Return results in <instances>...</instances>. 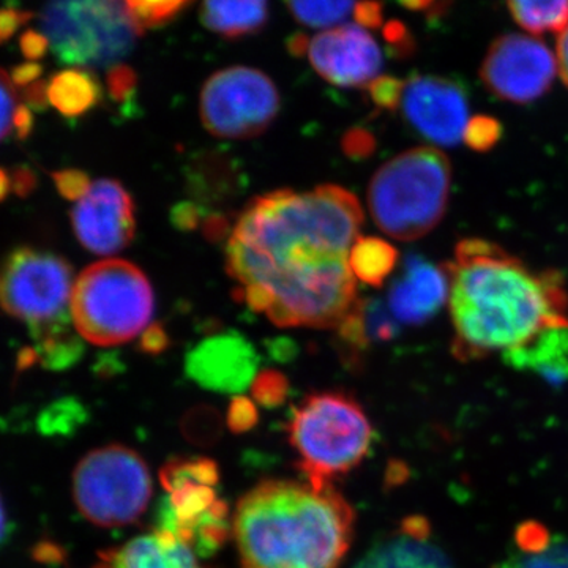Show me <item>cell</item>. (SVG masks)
I'll use <instances>...</instances> for the list:
<instances>
[{"label": "cell", "mask_w": 568, "mask_h": 568, "mask_svg": "<svg viewBox=\"0 0 568 568\" xmlns=\"http://www.w3.org/2000/svg\"><path fill=\"white\" fill-rule=\"evenodd\" d=\"M362 223L361 203L342 186L263 194L239 216L227 274L263 287L278 327L338 328L358 302L349 252Z\"/></svg>", "instance_id": "cell-1"}, {"label": "cell", "mask_w": 568, "mask_h": 568, "mask_svg": "<svg viewBox=\"0 0 568 568\" xmlns=\"http://www.w3.org/2000/svg\"><path fill=\"white\" fill-rule=\"evenodd\" d=\"M447 272L455 353L462 357L506 354L545 328L568 325L560 278L532 274L495 244L459 242Z\"/></svg>", "instance_id": "cell-2"}, {"label": "cell", "mask_w": 568, "mask_h": 568, "mask_svg": "<svg viewBox=\"0 0 568 568\" xmlns=\"http://www.w3.org/2000/svg\"><path fill=\"white\" fill-rule=\"evenodd\" d=\"M233 532L244 568H338L354 511L332 485L267 480L242 497Z\"/></svg>", "instance_id": "cell-3"}, {"label": "cell", "mask_w": 568, "mask_h": 568, "mask_svg": "<svg viewBox=\"0 0 568 568\" xmlns=\"http://www.w3.org/2000/svg\"><path fill=\"white\" fill-rule=\"evenodd\" d=\"M450 182V162L443 152L417 148L399 153L369 182V212L383 233L416 241L443 220Z\"/></svg>", "instance_id": "cell-4"}, {"label": "cell", "mask_w": 568, "mask_h": 568, "mask_svg": "<svg viewBox=\"0 0 568 568\" xmlns=\"http://www.w3.org/2000/svg\"><path fill=\"white\" fill-rule=\"evenodd\" d=\"M373 426L362 406L342 392L306 396L294 410L290 443L298 469L313 487H328L364 462Z\"/></svg>", "instance_id": "cell-5"}, {"label": "cell", "mask_w": 568, "mask_h": 568, "mask_svg": "<svg viewBox=\"0 0 568 568\" xmlns=\"http://www.w3.org/2000/svg\"><path fill=\"white\" fill-rule=\"evenodd\" d=\"M155 297L148 276L123 260L89 265L74 283L71 320L93 345L118 346L148 331Z\"/></svg>", "instance_id": "cell-6"}, {"label": "cell", "mask_w": 568, "mask_h": 568, "mask_svg": "<svg viewBox=\"0 0 568 568\" xmlns=\"http://www.w3.org/2000/svg\"><path fill=\"white\" fill-rule=\"evenodd\" d=\"M55 58L77 69L119 65L142 36L125 2H55L40 13Z\"/></svg>", "instance_id": "cell-7"}, {"label": "cell", "mask_w": 568, "mask_h": 568, "mask_svg": "<svg viewBox=\"0 0 568 568\" xmlns=\"http://www.w3.org/2000/svg\"><path fill=\"white\" fill-rule=\"evenodd\" d=\"M152 493L149 467L132 448H97L74 469L73 496L78 510L100 528L132 525L148 510Z\"/></svg>", "instance_id": "cell-8"}, {"label": "cell", "mask_w": 568, "mask_h": 568, "mask_svg": "<svg viewBox=\"0 0 568 568\" xmlns=\"http://www.w3.org/2000/svg\"><path fill=\"white\" fill-rule=\"evenodd\" d=\"M164 496L159 532L178 538L194 555L211 556L227 537V506L220 499L219 470L209 459H178L162 470Z\"/></svg>", "instance_id": "cell-9"}, {"label": "cell", "mask_w": 568, "mask_h": 568, "mask_svg": "<svg viewBox=\"0 0 568 568\" xmlns=\"http://www.w3.org/2000/svg\"><path fill=\"white\" fill-rule=\"evenodd\" d=\"M73 268L54 253L21 246L0 264V308L31 332L73 321Z\"/></svg>", "instance_id": "cell-10"}, {"label": "cell", "mask_w": 568, "mask_h": 568, "mask_svg": "<svg viewBox=\"0 0 568 568\" xmlns=\"http://www.w3.org/2000/svg\"><path fill=\"white\" fill-rule=\"evenodd\" d=\"M205 130L222 140H248L264 133L280 112L275 82L261 70L230 67L213 73L201 92Z\"/></svg>", "instance_id": "cell-11"}, {"label": "cell", "mask_w": 568, "mask_h": 568, "mask_svg": "<svg viewBox=\"0 0 568 568\" xmlns=\"http://www.w3.org/2000/svg\"><path fill=\"white\" fill-rule=\"evenodd\" d=\"M556 70L558 61L544 41L511 33L491 44L480 77L499 99L529 103L551 88Z\"/></svg>", "instance_id": "cell-12"}, {"label": "cell", "mask_w": 568, "mask_h": 568, "mask_svg": "<svg viewBox=\"0 0 568 568\" xmlns=\"http://www.w3.org/2000/svg\"><path fill=\"white\" fill-rule=\"evenodd\" d=\"M78 241L89 252L114 254L132 244L136 233L133 197L121 182L100 179L71 211Z\"/></svg>", "instance_id": "cell-13"}, {"label": "cell", "mask_w": 568, "mask_h": 568, "mask_svg": "<svg viewBox=\"0 0 568 568\" xmlns=\"http://www.w3.org/2000/svg\"><path fill=\"white\" fill-rule=\"evenodd\" d=\"M406 122L437 145L458 144L465 138L469 114L458 82L439 77H416L405 85L402 100Z\"/></svg>", "instance_id": "cell-14"}, {"label": "cell", "mask_w": 568, "mask_h": 568, "mask_svg": "<svg viewBox=\"0 0 568 568\" xmlns=\"http://www.w3.org/2000/svg\"><path fill=\"white\" fill-rule=\"evenodd\" d=\"M308 58L316 73L338 88L368 85L383 67L379 47L361 26L320 33L310 43Z\"/></svg>", "instance_id": "cell-15"}, {"label": "cell", "mask_w": 568, "mask_h": 568, "mask_svg": "<svg viewBox=\"0 0 568 568\" xmlns=\"http://www.w3.org/2000/svg\"><path fill=\"white\" fill-rule=\"evenodd\" d=\"M186 373L201 386L219 392H241L252 383L257 355L244 336L213 335L186 355Z\"/></svg>", "instance_id": "cell-16"}, {"label": "cell", "mask_w": 568, "mask_h": 568, "mask_svg": "<svg viewBox=\"0 0 568 568\" xmlns=\"http://www.w3.org/2000/svg\"><path fill=\"white\" fill-rule=\"evenodd\" d=\"M450 294L447 267L409 257L405 272L396 280L388 294L392 315L402 323L417 325L440 312Z\"/></svg>", "instance_id": "cell-17"}, {"label": "cell", "mask_w": 568, "mask_h": 568, "mask_svg": "<svg viewBox=\"0 0 568 568\" xmlns=\"http://www.w3.org/2000/svg\"><path fill=\"white\" fill-rule=\"evenodd\" d=\"M354 568H455L446 552L429 540L420 519H409L376 544Z\"/></svg>", "instance_id": "cell-18"}, {"label": "cell", "mask_w": 568, "mask_h": 568, "mask_svg": "<svg viewBox=\"0 0 568 568\" xmlns=\"http://www.w3.org/2000/svg\"><path fill=\"white\" fill-rule=\"evenodd\" d=\"M504 361L518 369H528L548 379H568V325L548 327L526 345L504 354Z\"/></svg>", "instance_id": "cell-19"}, {"label": "cell", "mask_w": 568, "mask_h": 568, "mask_svg": "<svg viewBox=\"0 0 568 568\" xmlns=\"http://www.w3.org/2000/svg\"><path fill=\"white\" fill-rule=\"evenodd\" d=\"M189 192L197 204L207 209L209 204L226 200L241 185V173L237 164L230 156L220 153H203L196 162L189 166L186 174Z\"/></svg>", "instance_id": "cell-20"}, {"label": "cell", "mask_w": 568, "mask_h": 568, "mask_svg": "<svg viewBox=\"0 0 568 568\" xmlns=\"http://www.w3.org/2000/svg\"><path fill=\"white\" fill-rule=\"evenodd\" d=\"M201 21L209 31L227 40L253 36L265 28L268 21L267 2H223L209 0L201 7Z\"/></svg>", "instance_id": "cell-21"}, {"label": "cell", "mask_w": 568, "mask_h": 568, "mask_svg": "<svg viewBox=\"0 0 568 568\" xmlns=\"http://www.w3.org/2000/svg\"><path fill=\"white\" fill-rule=\"evenodd\" d=\"M50 103L67 118H81L103 99L102 82L85 69L59 71L48 82Z\"/></svg>", "instance_id": "cell-22"}, {"label": "cell", "mask_w": 568, "mask_h": 568, "mask_svg": "<svg viewBox=\"0 0 568 568\" xmlns=\"http://www.w3.org/2000/svg\"><path fill=\"white\" fill-rule=\"evenodd\" d=\"M519 548L499 568H568V537H552L544 530H521Z\"/></svg>", "instance_id": "cell-23"}, {"label": "cell", "mask_w": 568, "mask_h": 568, "mask_svg": "<svg viewBox=\"0 0 568 568\" xmlns=\"http://www.w3.org/2000/svg\"><path fill=\"white\" fill-rule=\"evenodd\" d=\"M398 253L386 241L358 237L349 252V267L355 278L379 287L394 272Z\"/></svg>", "instance_id": "cell-24"}, {"label": "cell", "mask_w": 568, "mask_h": 568, "mask_svg": "<svg viewBox=\"0 0 568 568\" xmlns=\"http://www.w3.org/2000/svg\"><path fill=\"white\" fill-rule=\"evenodd\" d=\"M36 347L33 353L37 362H41L48 368L61 369L77 364L81 357L82 347L80 335L71 331L70 324L52 325L31 332Z\"/></svg>", "instance_id": "cell-25"}, {"label": "cell", "mask_w": 568, "mask_h": 568, "mask_svg": "<svg viewBox=\"0 0 568 568\" xmlns=\"http://www.w3.org/2000/svg\"><path fill=\"white\" fill-rule=\"evenodd\" d=\"M515 21L532 33L564 32L568 28V0L562 2H510Z\"/></svg>", "instance_id": "cell-26"}, {"label": "cell", "mask_w": 568, "mask_h": 568, "mask_svg": "<svg viewBox=\"0 0 568 568\" xmlns=\"http://www.w3.org/2000/svg\"><path fill=\"white\" fill-rule=\"evenodd\" d=\"M287 9L295 20L308 28H328L349 17L355 9L353 2H290Z\"/></svg>", "instance_id": "cell-27"}, {"label": "cell", "mask_w": 568, "mask_h": 568, "mask_svg": "<svg viewBox=\"0 0 568 568\" xmlns=\"http://www.w3.org/2000/svg\"><path fill=\"white\" fill-rule=\"evenodd\" d=\"M130 18L141 33L145 29L162 28L173 22L183 10L189 9L190 2H125Z\"/></svg>", "instance_id": "cell-28"}, {"label": "cell", "mask_w": 568, "mask_h": 568, "mask_svg": "<svg viewBox=\"0 0 568 568\" xmlns=\"http://www.w3.org/2000/svg\"><path fill=\"white\" fill-rule=\"evenodd\" d=\"M20 108V93L11 77L0 69V142L14 132V115Z\"/></svg>", "instance_id": "cell-29"}, {"label": "cell", "mask_w": 568, "mask_h": 568, "mask_svg": "<svg viewBox=\"0 0 568 568\" xmlns=\"http://www.w3.org/2000/svg\"><path fill=\"white\" fill-rule=\"evenodd\" d=\"M108 92L114 102L132 103L138 89V73L130 65L119 63L108 70Z\"/></svg>", "instance_id": "cell-30"}, {"label": "cell", "mask_w": 568, "mask_h": 568, "mask_svg": "<svg viewBox=\"0 0 568 568\" xmlns=\"http://www.w3.org/2000/svg\"><path fill=\"white\" fill-rule=\"evenodd\" d=\"M500 133H503V129L495 119L478 115L467 123L465 140L474 151L487 152L499 141Z\"/></svg>", "instance_id": "cell-31"}, {"label": "cell", "mask_w": 568, "mask_h": 568, "mask_svg": "<svg viewBox=\"0 0 568 568\" xmlns=\"http://www.w3.org/2000/svg\"><path fill=\"white\" fill-rule=\"evenodd\" d=\"M405 93V82L394 77H379L368 84V95L376 106L383 110H396Z\"/></svg>", "instance_id": "cell-32"}, {"label": "cell", "mask_w": 568, "mask_h": 568, "mask_svg": "<svg viewBox=\"0 0 568 568\" xmlns=\"http://www.w3.org/2000/svg\"><path fill=\"white\" fill-rule=\"evenodd\" d=\"M55 189L69 201H80L91 190L89 174L81 170H62L51 174Z\"/></svg>", "instance_id": "cell-33"}, {"label": "cell", "mask_w": 568, "mask_h": 568, "mask_svg": "<svg viewBox=\"0 0 568 568\" xmlns=\"http://www.w3.org/2000/svg\"><path fill=\"white\" fill-rule=\"evenodd\" d=\"M207 215L209 211L203 205L194 203V201H182L171 209L170 220L175 230L190 233V231L203 226Z\"/></svg>", "instance_id": "cell-34"}, {"label": "cell", "mask_w": 568, "mask_h": 568, "mask_svg": "<svg viewBox=\"0 0 568 568\" xmlns=\"http://www.w3.org/2000/svg\"><path fill=\"white\" fill-rule=\"evenodd\" d=\"M342 149L349 159L364 160L375 152V136L364 129L349 130V132L343 136Z\"/></svg>", "instance_id": "cell-35"}, {"label": "cell", "mask_w": 568, "mask_h": 568, "mask_svg": "<svg viewBox=\"0 0 568 568\" xmlns=\"http://www.w3.org/2000/svg\"><path fill=\"white\" fill-rule=\"evenodd\" d=\"M33 18H36L33 11L0 9V44L13 39L14 33L20 31L22 26L32 21Z\"/></svg>", "instance_id": "cell-36"}, {"label": "cell", "mask_w": 568, "mask_h": 568, "mask_svg": "<svg viewBox=\"0 0 568 568\" xmlns=\"http://www.w3.org/2000/svg\"><path fill=\"white\" fill-rule=\"evenodd\" d=\"M20 48L22 55H24L26 59H29L31 62H37L48 54V51H50L51 48V43L43 32L29 29V31H26L21 36Z\"/></svg>", "instance_id": "cell-37"}, {"label": "cell", "mask_w": 568, "mask_h": 568, "mask_svg": "<svg viewBox=\"0 0 568 568\" xmlns=\"http://www.w3.org/2000/svg\"><path fill=\"white\" fill-rule=\"evenodd\" d=\"M201 230H203L204 237L212 244H220V242L231 239V234H233L230 220L223 213H209Z\"/></svg>", "instance_id": "cell-38"}, {"label": "cell", "mask_w": 568, "mask_h": 568, "mask_svg": "<svg viewBox=\"0 0 568 568\" xmlns=\"http://www.w3.org/2000/svg\"><path fill=\"white\" fill-rule=\"evenodd\" d=\"M384 39L390 44L392 51L399 55L409 54L413 51V40L407 33L405 26L398 21L388 22L384 29Z\"/></svg>", "instance_id": "cell-39"}, {"label": "cell", "mask_w": 568, "mask_h": 568, "mask_svg": "<svg viewBox=\"0 0 568 568\" xmlns=\"http://www.w3.org/2000/svg\"><path fill=\"white\" fill-rule=\"evenodd\" d=\"M355 21L364 28H381L383 26V6L377 2L355 3Z\"/></svg>", "instance_id": "cell-40"}, {"label": "cell", "mask_w": 568, "mask_h": 568, "mask_svg": "<svg viewBox=\"0 0 568 568\" xmlns=\"http://www.w3.org/2000/svg\"><path fill=\"white\" fill-rule=\"evenodd\" d=\"M11 178V190L20 197L31 196L37 189V175L31 168L20 166L13 171Z\"/></svg>", "instance_id": "cell-41"}, {"label": "cell", "mask_w": 568, "mask_h": 568, "mask_svg": "<svg viewBox=\"0 0 568 568\" xmlns=\"http://www.w3.org/2000/svg\"><path fill=\"white\" fill-rule=\"evenodd\" d=\"M166 346L168 335L162 324H152L141 336V349L145 353H162Z\"/></svg>", "instance_id": "cell-42"}, {"label": "cell", "mask_w": 568, "mask_h": 568, "mask_svg": "<svg viewBox=\"0 0 568 568\" xmlns=\"http://www.w3.org/2000/svg\"><path fill=\"white\" fill-rule=\"evenodd\" d=\"M22 99L28 103L29 108H33L37 111L47 110L48 104H50V93H48V82L47 81H37L33 84L28 85L22 91Z\"/></svg>", "instance_id": "cell-43"}, {"label": "cell", "mask_w": 568, "mask_h": 568, "mask_svg": "<svg viewBox=\"0 0 568 568\" xmlns=\"http://www.w3.org/2000/svg\"><path fill=\"white\" fill-rule=\"evenodd\" d=\"M43 74V67L37 62L21 63V65L14 67L11 71V81L14 82L17 88H28L33 82L40 81V77Z\"/></svg>", "instance_id": "cell-44"}, {"label": "cell", "mask_w": 568, "mask_h": 568, "mask_svg": "<svg viewBox=\"0 0 568 568\" xmlns=\"http://www.w3.org/2000/svg\"><path fill=\"white\" fill-rule=\"evenodd\" d=\"M33 130V115L29 106L26 104H20L18 108L17 115H14V134H17L18 140L24 141L28 140L29 134L32 133Z\"/></svg>", "instance_id": "cell-45"}, {"label": "cell", "mask_w": 568, "mask_h": 568, "mask_svg": "<svg viewBox=\"0 0 568 568\" xmlns=\"http://www.w3.org/2000/svg\"><path fill=\"white\" fill-rule=\"evenodd\" d=\"M558 70L564 82L568 85V28L560 32L558 40Z\"/></svg>", "instance_id": "cell-46"}, {"label": "cell", "mask_w": 568, "mask_h": 568, "mask_svg": "<svg viewBox=\"0 0 568 568\" xmlns=\"http://www.w3.org/2000/svg\"><path fill=\"white\" fill-rule=\"evenodd\" d=\"M310 43H312V41L308 40L305 33L297 32L287 39L286 47L290 54L294 55V58H304L310 50Z\"/></svg>", "instance_id": "cell-47"}, {"label": "cell", "mask_w": 568, "mask_h": 568, "mask_svg": "<svg viewBox=\"0 0 568 568\" xmlns=\"http://www.w3.org/2000/svg\"><path fill=\"white\" fill-rule=\"evenodd\" d=\"M11 192V178L7 174L6 170L0 168V203L7 200L9 193Z\"/></svg>", "instance_id": "cell-48"}, {"label": "cell", "mask_w": 568, "mask_h": 568, "mask_svg": "<svg viewBox=\"0 0 568 568\" xmlns=\"http://www.w3.org/2000/svg\"><path fill=\"white\" fill-rule=\"evenodd\" d=\"M7 534H9V517H7L6 506L0 499V544L6 541Z\"/></svg>", "instance_id": "cell-49"}]
</instances>
